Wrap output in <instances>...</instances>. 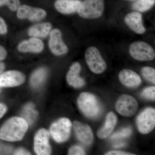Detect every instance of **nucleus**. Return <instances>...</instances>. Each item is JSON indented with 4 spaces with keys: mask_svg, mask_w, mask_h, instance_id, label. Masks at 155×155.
Instances as JSON below:
<instances>
[{
    "mask_svg": "<svg viewBox=\"0 0 155 155\" xmlns=\"http://www.w3.org/2000/svg\"><path fill=\"white\" fill-rule=\"evenodd\" d=\"M124 1H127V2H135L137 0H124Z\"/></svg>",
    "mask_w": 155,
    "mask_h": 155,
    "instance_id": "obj_37",
    "label": "nucleus"
},
{
    "mask_svg": "<svg viewBox=\"0 0 155 155\" xmlns=\"http://www.w3.org/2000/svg\"><path fill=\"white\" fill-rule=\"evenodd\" d=\"M136 125L140 133L147 134L151 132L155 127V110L147 107L142 111L137 118Z\"/></svg>",
    "mask_w": 155,
    "mask_h": 155,
    "instance_id": "obj_8",
    "label": "nucleus"
},
{
    "mask_svg": "<svg viewBox=\"0 0 155 155\" xmlns=\"http://www.w3.org/2000/svg\"><path fill=\"white\" fill-rule=\"evenodd\" d=\"M132 133V129L130 127H125L113 134L111 135L110 138L114 140L128 137L131 135Z\"/></svg>",
    "mask_w": 155,
    "mask_h": 155,
    "instance_id": "obj_26",
    "label": "nucleus"
},
{
    "mask_svg": "<svg viewBox=\"0 0 155 155\" xmlns=\"http://www.w3.org/2000/svg\"><path fill=\"white\" fill-rule=\"evenodd\" d=\"M117 122V118L114 112H110L106 117L104 126L100 128L97 133V136L101 139L107 138L114 131Z\"/></svg>",
    "mask_w": 155,
    "mask_h": 155,
    "instance_id": "obj_19",
    "label": "nucleus"
},
{
    "mask_svg": "<svg viewBox=\"0 0 155 155\" xmlns=\"http://www.w3.org/2000/svg\"><path fill=\"white\" fill-rule=\"evenodd\" d=\"M155 4V0H137L132 5L134 11L143 13L149 11Z\"/></svg>",
    "mask_w": 155,
    "mask_h": 155,
    "instance_id": "obj_23",
    "label": "nucleus"
},
{
    "mask_svg": "<svg viewBox=\"0 0 155 155\" xmlns=\"http://www.w3.org/2000/svg\"><path fill=\"white\" fill-rule=\"evenodd\" d=\"M16 11L18 19H26L32 22L41 21L47 16V11L44 9L25 5H20Z\"/></svg>",
    "mask_w": 155,
    "mask_h": 155,
    "instance_id": "obj_10",
    "label": "nucleus"
},
{
    "mask_svg": "<svg viewBox=\"0 0 155 155\" xmlns=\"http://www.w3.org/2000/svg\"><path fill=\"white\" fill-rule=\"evenodd\" d=\"M20 5L19 0H0V7L6 6L10 11L15 12Z\"/></svg>",
    "mask_w": 155,
    "mask_h": 155,
    "instance_id": "obj_25",
    "label": "nucleus"
},
{
    "mask_svg": "<svg viewBox=\"0 0 155 155\" xmlns=\"http://www.w3.org/2000/svg\"><path fill=\"white\" fill-rule=\"evenodd\" d=\"M72 126V122L69 119L61 118L51 125L50 133L57 142H65L69 138Z\"/></svg>",
    "mask_w": 155,
    "mask_h": 155,
    "instance_id": "obj_6",
    "label": "nucleus"
},
{
    "mask_svg": "<svg viewBox=\"0 0 155 155\" xmlns=\"http://www.w3.org/2000/svg\"><path fill=\"white\" fill-rule=\"evenodd\" d=\"M52 25L49 22H44L31 26L28 31V34L31 37L38 38H45L51 31Z\"/></svg>",
    "mask_w": 155,
    "mask_h": 155,
    "instance_id": "obj_20",
    "label": "nucleus"
},
{
    "mask_svg": "<svg viewBox=\"0 0 155 155\" xmlns=\"http://www.w3.org/2000/svg\"><path fill=\"white\" fill-rule=\"evenodd\" d=\"M8 32V27L5 19L0 17V35H5Z\"/></svg>",
    "mask_w": 155,
    "mask_h": 155,
    "instance_id": "obj_29",
    "label": "nucleus"
},
{
    "mask_svg": "<svg viewBox=\"0 0 155 155\" xmlns=\"http://www.w3.org/2000/svg\"><path fill=\"white\" fill-rule=\"evenodd\" d=\"M81 2L80 0H56L54 6L59 13L68 15L77 13Z\"/></svg>",
    "mask_w": 155,
    "mask_h": 155,
    "instance_id": "obj_18",
    "label": "nucleus"
},
{
    "mask_svg": "<svg viewBox=\"0 0 155 155\" xmlns=\"http://www.w3.org/2000/svg\"><path fill=\"white\" fill-rule=\"evenodd\" d=\"M104 9V0H84L77 13L83 19H97L102 16Z\"/></svg>",
    "mask_w": 155,
    "mask_h": 155,
    "instance_id": "obj_3",
    "label": "nucleus"
},
{
    "mask_svg": "<svg viewBox=\"0 0 155 155\" xmlns=\"http://www.w3.org/2000/svg\"><path fill=\"white\" fill-rule=\"evenodd\" d=\"M85 151L81 147L78 145L73 146L69 149L68 151L69 155H85Z\"/></svg>",
    "mask_w": 155,
    "mask_h": 155,
    "instance_id": "obj_28",
    "label": "nucleus"
},
{
    "mask_svg": "<svg viewBox=\"0 0 155 155\" xmlns=\"http://www.w3.org/2000/svg\"><path fill=\"white\" fill-rule=\"evenodd\" d=\"M105 155H134L132 153L120 150H112L105 153Z\"/></svg>",
    "mask_w": 155,
    "mask_h": 155,
    "instance_id": "obj_30",
    "label": "nucleus"
},
{
    "mask_svg": "<svg viewBox=\"0 0 155 155\" xmlns=\"http://www.w3.org/2000/svg\"><path fill=\"white\" fill-rule=\"evenodd\" d=\"M8 52L4 47L0 45V61L5 60L7 58Z\"/></svg>",
    "mask_w": 155,
    "mask_h": 155,
    "instance_id": "obj_31",
    "label": "nucleus"
},
{
    "mask_svg": "<svg viewBox=\"0 0 155 155\" xmlns=\"http://www.w3.org/2000/svg\"><path fill=\"white\" fill-rule=\"evenodd\" d=\"M118 76L121 83L127 87L135 88L139 86L142 83L140 76L131 69H122Z\"/></svg>",
    "mask_w": 155,
    "mask_h": 155,
    "instance_id": "obj_16",
    "label": "nucleus"
},
{
    "mask_svg": "<svg viewBox=\"0 0 155 155\" xmlns=\"http://www.w3.org/2000/svg\"><path fill=\"white\" fill-rule=\"evenodd\" d=\"M125 144L124 143H118V144H115V145H114V147L118 148V147H123L125 146Z\"/></svg>",
    "mask_w": 155,
    "mask_h": 155,
    "instance_id": "obj_36",
    "label": "nucleus"
},
{
    "mask_svg": "<svg viewBox=\"0 0 155 155\" xmlns=\"http://www.w3.org/2000/svg\"><path fill=\"white\" fill-rule=\"evenodd\" d=\"M49 133L45 129L38 131L34 138V150L39 155H50L51 148L49 142Z\"/></svg>",
    "mask_w": 155,
    "mask_h": 155,
    "instance_id": "obj_11",
    "label": "nucleus"
},
{
    "mask_svg": "<svg viewBox=\"0 0 155 155\" xmlns=\"http://www.w3.org/2000/svg\"><path fill=\"white\" fill-rule=\"evenodd\" d=\"M77 104L81 113L87 118L95 119L101 112V106L98 100L90 93L81 94L78 98Z\"/></svg>",
    "mask_w": 155,
    "mask_h": 155,
    "instance_id": "obj_2",
    "label": "nucleus"
},
{
    "mask_svg": "<svg viewBox=\"0 0 155 155\" xmlns=\"http://www.w3.org/2000/svg\"><path fill=\"white\" fill-rule=\"evenodd\" d=\"M84 56L87 65L93 73L101 74L106 71L107 68L106 61L96 47L90 46L87 48Z\"/></svg>",
    "mask_w": 155,
    "mask_h": 155,
    "instance_id": "obj_4",
    "label": "nucleus"
},
{
    "mask_svg": "<svg viewBox=\"0 0 155 155\" xmlns=\"http://www.w3.org/2000/svg\"><path fill=\"white\" fill-rule=\"evenodd\" d=\"M28 123L22 117L9 119L0 128V139L10 142L22 140L28 130Z\"/></svg>",
    "mask_w": 155,
    "mask_h": 155,
    "instance_id": "obj_1",
    "label": "nucleus"
},
{
    "mask_svg": "<svg viewBox=\"0 0 155 155\" xmlns=\"http://www.w3.org/2000/svg\"><path fill=\"white\" fill-rule=\"evenodd\" d=\"M5 64L0 61V75L2 73L4 70H5Z\"/></svg>",
    "mask_w": 155,
    "mask_h": 155,
    "instance_id": "obj_35",
    "label": "nucleus"
},
{
    "mask_svg": "<svg viewBox=\"0 0 155 155\" xmlns=\"http://www.w3.org/2000/svg\"><path fill=\"white\" fill-rule=\"evenodd\" d=\"M128 51L130 56L136 61H151L155 58L154 49L146 42H133L129 46Z\"/></svg>",
    "mask_w": 155,
    "mask_h": 155,
    "instance_id": "obj_5",
    "label": "nucleus"
},
{
    "mask_svg": "<svg viewBox=\"0 0 155 155\" xmlns=\"http://www.w3.org/2000/svg\"><path fill=\"white\" fill-rule=\"evenodd\" d=\"M81 70V66L78 62H74L70 66L67 75V82L70 86L79 88L85 85L84 79L79 75Z\"/></svg>",
    "mask_w": 155,
    "mask_h": 155,
    "instance_id": "obj_17",
    "label": "nucleus"
},
{
    "mask_svg": "<svg viewBox=\"0 0 155 155\" xmlns=\"http://www.w3.org/2000/svg\"><path fill=\"white\" fill-rule=\"evenodd\" d=\"M11 148L8 147V146L0 144V154H8L11 151Z\"/></svg>",
    "mask_w": 155,
    "mask_h": 155,
    "instance_id": "obj_32",
    "label": "nucleus"
},
{
    "mask_svg": "<svg viewBox=\"0 0 155 155\" xmlns=\"http://www.w3.org/2000/svg\"><path fill=\"white\" fill-rule=\"evenodd\" d=\"M49 37L48 45L52 54L56 56H61L68 52L69 48L63 40L62 31L60 29H52Z\"/></svg>",
    "mask_w": 155,
    "mask_h": 155,
    "instance_id": "obj_7",
    "label": "nucleus"
},
{
    "mask_svg": "<svg viewBox=\"0 0 155 155\" xmlns=\"http://www.w3.org/2000/svg\"><path fill=\"white\" fill-rule=\"evenodd\" d=\"M141 95L143 98L148 100L154 101L155 99V86H150L146 87L142 91Z\"/></svg>",
    "mask_w": 155,
    "mask_h": 155,
    "instance_id": "obj_27",
    "label": "nucleus"
},
{
    "mask_svg": "<svg viewBox=\"0 0 155 155\" xmlns=\"http://www.w3.org/2000/svg\"><path fill=\"white\" fill-rule=\"evenodd\" d=\"M115 108L116 111L121 116L131 117L136 113L138 103L133 97L130 95L123 94L116 101Z\"/></svg>",
    "mask_w": 155,
    "mask_h": 155,
    "instance_id": "obj_9",
    "label": "nucleus"
},
{
    "mask_svg": "<svg viewBox=\"0 0 155 155\" xmlns=\"http://www.w3.org/2000/svg\"><path fill=\"white\" fill-rule=\"evenodd\" d=\"M143 76L146 80L154 84H155V69L153 67H144L141 69Z\"/></svg>",
    "mask_w": 155,
    "mask_h": 155,
    "instance_id": "obj_24",
    "label": "nucleus"
},
{
    "mask_svg": "<svg viewBox=\"0 0 155 155\" xmlns=\"http://www.w3.org/2000/svg\"><path fill=\"white\" fill-rule=\"evenodd\" d=\"M38 115L37 111L35 108V105L32 103H28L24 106L22 110L21 116L28 125H31L35 121Z\"/></svg>",
    "mask_w": 155,
    "mask_h": 155,
    "instance_id": "obj_21",
    "label": "nucleus"
},
{
    "mask_svg": "<svg viewBox=\"0 0 155 155\" xmlns=\"http://www.w3.org/2000/svg\"><path fill=\"white\" fill-rule=\"evenodd\" d=\"M73 128L78 140L85 145H91L94 139L93 133L89 125L79 121L73 122Z\"/></svg>",
    "mask_w": 155,
    "mask_h": 155,
    "instance_id": "obj_15",
    "label": "nucleus"
},
{
    "mask_svg": "<svg viewBox=\"0 0 155 155\" xmlns=\"http://www.w3.org/2000/svg\"><path fill=\"white\" fill-rule=\"evenodd\" d=\"M7 107L5 105L0 103V119L3 117L7 111Z\"/></svg>",
    "mask_w": 155,
    "mask_h": 155,
    "instance_id": "obj_34",
    "label": "nucleus"
},
{
    "mask_svg": "<svg viewBox=\"0 0 155 155\" xmlns=\"http://www.w3.org/2000/svg\"><path fill=\"white\" fill-rule=\"evenodd\" d=\"M124 21L128 28L134 33L143 35L146 31L142 15L140 12L135 11L128 13L125 16Z\"/></svg>",
    "mask_w": 155,
    "mask_h": 155,
    "instance_id": "obj_13",
    "label": "nucleus"
},
{
    "mask_svg": "<svg viewBox=\"0 0 155 155\" xmlns=\"http://www.w3.org/2000/svg\"><path fill=\"white\" fill-rule=\"evenodd\" d=\"M14 155H30V153L22 148L18 149L14 152Z\"/></svg>",
    "mask_w": 155,
    "mask_h": 155,
    "instance_id": "obj_33",
    "label": "nucleus"
},
{
    "mask_svg": "<svg viewBox=\"0 0 155 155\" xmlns=\"http://www.w3.org/2000/svg\"><path fill=\"white\" fill-rule=\"evenodd\" d=\"M25 80V75L19 71L10 70L2 72L0 75V88L18 86Z\"/></svg>",
    "mask_w": 155,
    "mask_h": 155,
    "instance_id": "obj_12",
    "label": "nucleus"
},
{
    "mask_svg": "<svg viewBox=\"0 0 155 155\" xmlns=\"http://www.w3.org/2000/svg\"><path fill=\"white\" fill-rule=\"evenodd\" d=\"M17 48L19 52L39 54L44 50L45 45L41 39L31 37L20 42Z\"/></svg>",
    "mask_w": 155,
    "mask_h": 155,
    "instance_id": "obj_14",
    "label": "nucleus"
},
{
    "mask_svg": "<svg viewBox=\"0 0 155 155\" xmlns=\"http://www.w3.org/2000/svg\"><path fill=\"white\" fill-rule=\"evenodd\" d=\"M47 70L45 68L37 69L32 73L30 78V83L33 87H38L42 84L47 75Z\"/></svg>",
    "mask_w": 155,
    "mask_h": 155,
    "instance_id": "obj_22",
    "label": "nucleus"
}]
</instances>
